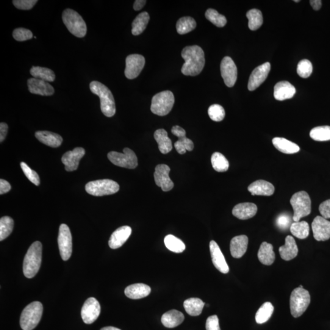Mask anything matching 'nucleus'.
Returning <instances> with one entry per match:
<instances>
[{"instance_id":"1","label":"nucleus","mask_w":330,"mask_h":330,"mask_svg":"<svg viewBox=\"0 0 330 330\" xmlns=\"http://www.w3.org/2000/svg\"><path fill=\"white\" fill-rule=\"evenodd\" d=\"M182 57L185 60L181 71L187 76H196L200 74L205 65L204 52L198 46H188L182 50Z\"/></svg>"},{"instance_id":"2","label":"nucleus","mask_w":330,"mask_h":330,"mask_svg":"<svg viewBox=\"0 0 330 330\" xmlns=\"http://www.w3.org/2000/svg\"><path fill=\"white\" fill-rule=\"evenodd\" d=\"M91 92L99 97L102 112L107 117H113L116 113V105L113 94L109 88L98 81L90 83Z\"/></svg>"},{"instance_id":"3","label":"nucleus","mask_w":330,"mask_h":330,"mask_svg":"<svg viewBox=\"0 0 330 330\" xmlns=\"http://www.w3.org/2000/svg\"><path fill=\"white\" fill-rule=\"evenodd\" d=\"M43 246L40 242L32 244L24 260V273L27 278H32L40 270L42 262Z\"/></svg>"},{"instance_id":"4","label":"nucleus","mask_w":330,"mask_h":330,"mask_svg":"<svg viewBox=\"0 0 330 330\" xmlns=\"http://www.w3.org/2000/svg\"><path fill=\"white\" fill-rule=\"evenodd\" d=\"M43 306L34 301L25 307L21 316L20 324L23 330H33L37 326L43 315Z\"/></svg>"},{"instance_id":"5","label":"nucleus","mask_w":330,"mask_h":330,"mask_svg":"<svg viewBox=\"0 0 330 330\" xmlns=\"http://www.w3.org/2000/svg\"><path fill=\"white\" fill-rule=\"evenodd\" d=\"M62 19L69 32L75 37L81 38L87 35V24L76 11L71 9L65 10L63 13Z\"/></svg>"},{"instance_id":"6","label":"nucleus","mask_w":330,"mask_h":330,"mask_svg":"<svg viewBox=\"0 0 330 330\" xmlns=\"http://www.w3.org/2000/svg\"><path fill=\"white\" fill-rule=\"evenodd\" d=\"M310 302V294L304 288H295L291 293L290 308L291 314L293 317L297 318L306 311Z\"/></svg>"},{"instance_id":"7","label":"nucleus","mask_w":330,"mask_h":330,"mask_svg":"<svg viewBox=\"0 0 330 330\" xmlns=\"http://www.w3.org/2000/svg\"><path fill=\"white\" fill-rule=\"evenodd\" d=\"M290 202L293 207V220L295 222L299 221L301 218L306 217L311 212V201L306 191H301L294 194Z\"/></svg>"},{"instance_id":"8","label":"nucleus","mask_w":330,"mask_h":330,"mask_svg":"<svg viewBox=\"0 0 330 330\" xmlns=\"http://www.w3.org/2000/svg\"><path fill=\"white\" fill-rule=\"evenodd\" d=\"M175 102L174 96L170 91H164L155 94L152 99L151 110L155 115L163 116L170 113Z\"/></svg>"},{"instance_id":"9","label":"nucleus","mask_w":330,"mask_h":330,"mask_svg":"<svg viewBox=\"0 0 330 330\" xmlns=\"http://www.w3.org/2000/svg\"><path fill=\"white\" fill-rule=\"evenodd\" d=\"M86 191L91 195L103 196L113 195L119 190L117 182L111 179L97 180L88 182L85 186Z\"/></svg>"},{"instance_id":"10","label":"nucleus","mask_w":330,"mask_h":330,"mask_svg":"<svg viewBox=\"0 0 330 330\" xmlns=\"http://www.w3.org/2000/svg\"><path fill=\"white\" fill-rule=\"evenodd\" d=\"M124 153L112 151L108 154V158L110 162L119 167L128 169H135L138 166V159L137 155L132 150L129 148H125Z\"/></svg>"},{"instance_id":"11","label":"nucleus","mask_w":330,"mask_h":330,"mask_svg":"<svg viewBox=\"0 0 330 330\" xmlns=\"http://www.w3.org/2000/svg\"><path fill=\"white\" fill-rule=\"evenodd\" d=\"M58 243L60 255L63 260H69L73 252V239H72L70 229L65 224L60 225Z\"/></svg>"},{"instance_id":"12","label":"nucleus","mask_w":330,"mask_h":330,"mask_svg":"<svg viewBox=\"0 0 330 330\" xmlns=\"http://www.w3.org/2000/svg\"><path fill=\"white\" fill-rule=\"evenodd\" d=\"M126 67L125 76L127 79L132 80L138 77L145 65V58L142 55L133 54L129 55L126 60Z\"/></svg>"},{"instance_id":"13","label":"nucleus","mask_w":330,"mask_h":330,"mask_svg":"<svg viewBox=\"0 0 330 330\" xmlns=\"http://www.w3.org/2000/svg\"><path fill=\"white\" fill-rule=\"evenodd\" d=\"M220 69L221 77L227 87H234L237 79V69L232 58L224 57L221 63Z\"/></svg>"},{"instance_id":"14","label":"nucleus","mask_w":330,"mask_h":330,"mask_svg":"<svg viewBox=\"0 0 330 330\" xmlns=\"http://www.w3.org/2000/svg\"><path fill=\"white\" fill-rule=\"evenodd\" d=\"M101 305L95 298H89L82 307L81 315L83 321L87 324L94 322L101 314Z\"/></svg>"},{"instance_id":"15","label":"nucleus","mask_w":330,"mask_h":330,"mask_svg":"<svg viewBox=\"0 0 330 330\" xmlns=\"http://www.w3.org/2000/svg\"><path fill=\"white\" fill-rule=\"evenodd\" d=\"M170 168L168 165L161 164L155 168L154 174L155 184L162 188L163 191H169L173 189L174 183L170 179Z\"/></svg>"},{"instance_id":"16","label":"nucleus","mask_w":330,"mask_h":330,"mask_svg":"<svg viewBox=\"0 0 330 330\" xmlns=\"http://www.w3.org/2000/svg\"><path fill=\"white\" fill-rule=\"evenodd\" d=\"M270 69V64L267 62L254 69L249 79L248 84L249 91H253L260 87V85L267 79Z\"/></svg>"},{"instance_id":"17","label":"nucleus","mask_w":330,"mask_h":330,"mask_svg":"<svg viewBox=\"0 0 330 330\" xmlns=\"http://www.w3.org/2000/svg\"><path fill=\"white\" fill-rule=\"evenodd\" d=\"M313 235L316 240L326 241L330 238V221L320 216L316 217L312 223Z\"/></svg>"},{"instance_id":"18","label":"nucleus","mask_w":330,"mask_h":330,"mask_svg":"<svg viewBox=\"0 0 330 330\" xmlns=\"http://www.w3.org/2000/svg\"><path fill=\"white\" fill-rule=\"evenodd\" d=\"M172 134L179 138L174 143V148L180 154H184L187 151H191L194 149L193 141L186 137L185 130L179 126H174L171 129Z\"/></svg>"},{"instance_id":"19","label":"nucleus","mask_w":330,"mask_h":330,"mask_svg":"<svg viewBox=\"0 0 330 330\" xmlns=\"http://www.w3.org/2000/svg\"><path fill=\"white\" fill-rule=\"evenodd\" d=\"M85 154V150L82 148H75L63 155L62 162L65 165V170L69 172L77 170L79 162Z\"/></svg>"},{"instance_id":"20","label":"nucleus","mask_w":330,"mask_h":330,"mask_svg":"<svg viewBox=\"0 0 330 330\" xmlns=\"http://www.w3.org/2000/svg\"><path fill=\"white\" fill-rule=\"evenodd\" d=\"M30 92L43 96H51L55 93L54 87L44 80L32 78L27 82Z\"/></svg>"},{"instance_id":"21","label":"nucleus","mask_w":330,"mask_h":330,"mask_svg":"<svg viewBox=\"0 0 330 330\" xmlns=\"http://www.w3.org/2000/svg\"><path fill=\"white\" fill-rule=\"evenodd\" d=\"M210 251L211 254L212 262L216 268L221 273L226 274L229 271L228 265L226 261L223 253L218 244L214 240L210 242Z\"/></svg>"},{"instance_id":"22","label":"nucleus","mask_w":330,"mask_h":330,"mask_svg":"<svg viewBox=\"0 0 330 330\" xmlns=\"http://www.w3.org/2000/svg\"><path fill=\"white\" fill-rule=\"evenodd\" d=\"M132 234V228L128 226L119 227L110 238L109 245L112 249H118L126 243Z\"/></svg>"},{"instance_id":"23","label":"nucleus","mask_w":330,"mask_h":330,"mask_svg":"<svg viewBox=\"0 0 330 330\" xmlns=\"http://www.w3.org/2000/svg\"><path fill=\"white\" fill-rule=\"evenodd\" d=\"M248 238L245 235H238L232 238L230 243V251L232 256L239 259L247 250Z\"/></svg>"},{"instance_id":"24","label":"nucleus","mask_w":330,"mask_h":330,"mask_svg":"<svg viewBox=\"0 0 330 330\" xmlns=\"http://www.w3.org/2000/svg\"><path fill=\"white\" fill-rule=\"evenodd\" d=\"M257 207L256 204L251 202L240 203L234 207L232 214L240 220H248L253 218L256 214Z\"/></svg>"},{"instance_id":"25","label":"nucleus","mask_w":330,"mask_h":330,"mask_svg":"<svg viewBox=\"0 0 330 330\" xmlns=\"http://www.w3.org/2000/svg\"><path fill=\"white\" fill-rule=\"evenodd\" d=\"M295 93V87L289 82H279L274 86V97L277 101H282L292 98Z\"/></svg>"},{"instance_id":"26","label":"nucleus","mask_w":330,"mask_h":330,"mask_svg":"<svg viewBox=\"0 0 330 330\" xmlns=\"http://www.w3.org/2000/svg\"><path fill=\"white\" fill-rule=\"evenodd\" d=\"M248 190L252 195L271 196L274 192L273 184L263 180H258L249 186Z\"/></svg>"},{"instance_id":"27","label":"nucleus","mask_w":330,"mask_h":330,"mask_svg":"<svg viewBox=\"0 0 330 330\" xmlns=\"http://www.w3.org/2000/svg\"><path fill=\"white\" fill-rule=\"evenodd\" d=\"M279 252L282 259L287 261L297 256L298 248L293 237L288 235L285 238V245L279 247Z\"/></svg>"},{"instance_id":"28","label":"nucleus","mask_w":330,"mask_h":330,"mask_svg":"<svg viewBox=\"0 0 330 330\" xmlns=\"http://www.w3.org/2000/svg\"><path fill=\"white\" fill-rule=\"evenodd\" d=\"M35 137L40 142L52 148H58L63 143V138L54 132L38 131L36 132Z\"/></svg>"},{"instance_id":"29","label":"nucleus","mask_w":330,"mask_h":330,"mask_svg":"<svg viewBox=\"0 0 330 330\" xmlns=\"http://www.w3.org/2000/svg\"><path fill=\"white\" fill-rule=\"evenodd\" d=\"M151 292V287L142 283L130 285L127 287L124 291L127 297L134 299L145 298L148 296Z\"/></svg>"},{"instance_id":"30","label":"nucleus","mask_w":330,"mask_h":330,"mask_svg":"<svg viewBox=\"0 0 330 330\" xmlns=\"http://www.w3.org/2000/svg\"><path fill=\"white\" fill-rule=\"evenodd\" d=\"M184 318V315L181 312L173 309L165 313L162 315L161 321L166 328H173L181 325Z\"/></svg>"},{"instance_id":"31","label":"nucleus","mask_w":330,"mask_h":330,"mask_svg":"<svg viewBox=\"0 0 330 330\" xmlns=\"http://www.w3.org/2000/svg\"><path fill=\"white\" fill-rule=\"evenodd\" d=\"M258 259L263 265H270L275 260V254L273 251V245L267 242H263L260 245L257 254Z\"/></svg>"},{"instance_id":"32","label":"nucleus","mask_w":330,"mask_h":330,"mask_svg":"<svg viewBox=\"0 0 330 330\" xmlns=\"http://www.w3.org/2000/svg\"><path fill=\"white\" fill-rule=\"evenodd\" d=\"M155 140L159 146L160 151L163 154H166L171 151L173 145L170 138L168 137V133L164 129H158L154 133Z\"/></svg>"},{"instance_id":"33","label":"nucleus","mask_w":330,"mask_h":330,"mask_svg":"<svg viewBox=\"0 0 330 330\" xmlns=\"http://www.w3.org/2000/svg\"><path fill=\"white\" fill-rule=\"evenodd\" d=\"M272 143L279 151L284 154H293L299 151V147L296 144L284 138H274Z\"/></svg>"},{"instance_id":"34","label":"nucleus","mask_w":330,"mask_h":330,"mask_svg":"<svg viewBox=\"0 0 330 330\" xmlns=\"http://www.w3.org/2000/svg\"><path fill=\"white\" fill-rule=\"evenodd\" d=\"M205 303L201 299L190 298L184 301V306L186 312L191 316H198L201 314Z\"/></svg>"},{"instance_id":"35","label":"nucleus","mask_w":330,"mask_h":330,"mask_svg":"<svg viewBox=\"0 0 330 330\" xmlns=\"http://www.w3.org/2000/svg\"><path fill=\"white\" fill-rule=\"evenodd\" d=\"M150 16L147 12H143L137 16L133 22L132 33L133 35H140L146 29L149 23Z\"/></svg>"},{"instance_id":"36","label":"nucleus","mask_w":330,"mask_h":330,"mask_svg":"<svg viewBox=\"0 0 330 330\" xmlns=\"http://www.w3.org/2000/svg\"><path fill=\"white\" fill-rule=\"evenodd\" d=\"M30 74L35 79L44 80L45 82H54L55 74L54 72L49 68H42L40 66H33Z\"/></svg>"},{"instance_id":"37","label":"nucleus","mask_w":330,"mask_h":330,"mask_svg":"<svg viewBox=\"0 0 330 330\" xmlns=\"http://www.w3.org/2000/svg\"><path fill=\"white\" fill-rule=\"evenodd\" d=\"M290 231L294 236L299 239H305L309 236V224L304 221L294 222L291 224Z\"/></svg>"},{"instance_id":"38","label":"nucleus","mask_w":330,"mask_h":330,"mask_svg":"<svg viewBox=\"0 0 330 330\" xmlns=\"http://www.w3.org/2000/svg\"><path fill=\"white\" fill-rule=\"evenodd\" d=\"M196 27V22L191 17H184L177 22L176 29L179 35H185L193 31Z\"/></svg>"},{"instance_id":"39","label":"nucleus","mask_w":330,"mask_h":330,"mask_svg":"<svg viewBox=\"0 0 330 330\" xmlns=\"http://www.w3.org/2000/svg\"><path fill=\"white\" fill-rule=\"evenodd\" d=\"M274 311V307L270 302H265L258 309L256 314V321L257 323H264L270 319Z\"/></svg>"},{"instance_id":"40","label":"nucleus","mask_w":330,"mask_h":330,"mask_svg":"<svg viewBox=\"0 0 330 330\" xmlns=\"http://www.w3.org/2000/svg\"><path fill=\"white\" fill-rule=\"evenodd\" d=\"M248 19V27L252 31L259 29L263 24V17L261 11L257 9L251 10L246 13Z\"/></svg>"},{"instance_id":"41","label":"nucleus","mask_w":330,"mask_h":330,"mask_svg":"<svg viewBox=\"0 0 330 330\" xmlns=\"http://www.w3.org/2000/svg\"><path fill=\"white\" fill-rule=\"evenodd\" d=\"M164 242L166 248L174 253H181L185 249L184 243L173 235H166Z\"/></svg>"},{"instance_id":"42","label":"nucleus","mask_w":330,"mask_h":330,"mask_svg":"<svg viewBox=\"0 0 330 330\" xmlns=\"http://www.w3.org/2000/svg\"><path fill=\"white\" fill-rule=\"evenodd\" d=\"M211 163L212 167L218 172H226L228 170L229 163L226 158L220 152H215L212 155Z\"/></svg>"},{"instance_id":"43","label":"nucleus","mask_w":330,"mask_h":330,"mask_svg":"<svg viewBox=\"0 0 330 330\" xmlns=\"http://www.w3.org/2000/svg\"><path fill=\"white\" fill-rule=\"evenodd\" d=\"M310 137L317 141L330 140V127L326 126L315 127L310 130Z\"/></svg>"},{"instance_id":"44","label":"nucleus","mask_w":330,"mask_h":330,"mask_svg":"<svg viewBox=\"0 0 330 330\" xmlns=\"http://www.w3.org/2000/svg\"><path fill=\"white\" fill-rule=\"evenodd\" d=\"M14 220L8 216L0 219V240L7 238L13 232Z\"/></svg>"},{"instance_id":"45","label":"nucleus","mask_w":330,"mask_h":330,"mask_svg":"<svg viewBox=\"0 0 330 330\" xmlns=\"http://www.w3.org/2000/svg\"><path fill=\"white\" fill-rule=\"evenodd\" d=\"M205 16L207 20L217 27L221 28L226 26L227 20L225 16L220 15L215 10H207Z\"/></svg>"},{"instance_id":"46","label":"nucleus","mask_w":330,"mask_h":330,"mask_svg":"<svg viewBox=\"0 0 330 330\" xmlns=\"http://www.w3.org/2000/svg\"><path fill=\"white\" fill-rule=\"evenodd\" d=\"M210 119L215 122H220L225 117V111L223 107L218 104H213L208 109Z\"/></svg>"},{"instance_id":"47","label":"nucleus","mask_w":330,"mask_h":330,"mask_svg":"<svg viewBox=\"0 0 330 330\" xmlns=\"http://www.w3.org/2000/svg\"><path fill=\"white\" fill-rule=\"evenodd\" d=\"M313 68L312 63L307 60H303L299 62L297 66V74L298 76L303 79L308 78L312 73Z\"/></svg>"},{"instance_id":"48","label":"nucleus","mask_w":330,"mask_h":330,"mask_svg":"<svg viewBox=\"0 0 330 330\" xmlns=\"http://www.w3.org/2000/svg\"><path fill=\"white\" fill-rule=\"evenodd\" d=\"M21 166L22 171H24L25 175L26 176L28 179L31 181L33 184L38 186L40 184V178L37 172L33 170L30 168L27 163L25 162H21Z\"/></svg>"},{"instance_id":"49","label":"nucleus","mask_w":330,"mask_h":330,"mask_svg":"<svg viewBox=\"0 0 330 330\" xmlns=\"http://www.w3.org/2000/svg\"><path fill=\"white\" fill-rule=\"evenodd\" d=\"M13 37L16 41L23 42L31 40L33 38V33L29 29L19 28L14 30Z\"/></svg>"},{"instance_id":"50","label":"nucleus","mask_w":330,"mask_h":330,"mask_svg":"<svg viewBox=\"0 0 330 330\" xmlns=\"http://www.w3.org/2000/svg\"><path fill=\"white\" fill-rule=\"evenodd\" d=\"M13 5L16 8L21 10H30L32 9L37 4V0H14Z\"/></svg>"},{"instance_id":"51","label":"nucleus","mask_w":330,"mask_h":330,"mask_svg":"<svg viewBox=\"0 0 330 330\" xmlns=\"http://www.w3.org/2000/svg\"><path fill=\"white\" fill-rule=\"evenodd\" d=\"M276 224L279 229L287 230L292 224L290 216L285 213L279 215L276 220Z\"/></svg>"},{"instance_id":"52","label":"nucleus","mask_w":330,"mask_h":330,"mask_svg":"<svg viewBox=\"0 0 330 330\" xmlns=\"http://www.w3.org/2000/svg\"><path fill=\"white\" fill-rule=\"evenodd\" d=\"M206 328V330H221L217 315H213L207 318Z\"/></svg>"},{"instance_id":"53","label":"nucleus","mask_w":330,"mask_h":330,"mask_svg":"<svg viewBox=\"0 0 330 330\" xmlns=\"http://www.w3.org/2000/svg\"><path fill=\"white\" fill-rule=\"evenodd\" d=\"M319 212L321 217L325 219L330 218V199L326 200L320 204L319 206Z\"/></svg>"},{"instance_id":"54","label":"nucleus","mask_w":330,"mask_h":330,"mask_svg":"<svg viewBox=\"0 0 330 330\" xmlns=\"http://www.w3.org/2000/svg\"><path fill=\"white\" fill-rule=\"evenodd\" d=\"M11 189V186L9 182L4 179L0 180V195L8 193Z\"/></svg>"},{"instance_id":"55","label":"nucleus","mask_w":330,"mask_h":330,"mask_svg":"<svg viewBox=\"0 0 330 330\" xmlns=\"http://www.w3.org/2000/svg\"><path fill=\"white\" fill-rule=\"evenodd\" d=\"M8 126L7 124H0V142L2 143L5 140L8 134Z\"/></svg>"},{"instance_id":"56","label":"nucleus","mask_w":330,"mask_h":330,"mask_svg":"<svg viewBox=\"0 0 330 330\" xmlns=\"http://www.w3.org/2000/svg\"><path fill=\"white\" fill-rule=\"evenodd\" d=\"M146 4V1L145 0H137L135 1L134 5V9L135 11H140L145 7Z\"/></svg>"},{"instance_id":"57","label":"nucleus","mask_w":330,"mask_h":330,"mask_svg":"<svg viewBox=\"0 0 330 330\" xmlns=\"http://www.w3.org/2000/svg\"><path fill=\"white\" fill-rule=\"evenodd\" d=\"M310 4L313 9L315 11H318L320 9L321 7V1L320 0H310Z\"/></svg>"},{"instance_id":"58","label":"nucleus","mask_w":330,"mask_h":330,"mask_svg":"<svg viewBox=\"0 0 330 330\" xmlns=\"http://www.w3.org/2000/svg\"><path fill=\"white\" fill-rule=\"evenodd\" d=\"M101 330H121V329H119L118 328H116V327L106 326V327H104V328H102Z\"/></svg>"},{"instance_id":"59","label":"nucleus","mask_w":330,"mask_h":330,"mask_svg":"<svg viewBox=\"0 0 330 330\" xmlns=\"http://www.w3.org/2000/svg\"><path fill=\"white\" fill-rule=\"evenodd\" d=\"M293 2H296V3H298V2H299V0H295V1H293Z\"/></svg>"},{"instance_id":"60","label":"nucleus","mask_w":330,"mask_h":330,"mask_svg":"<svg viewBox=\"0 0 330 330\" xmlns=\"http://www.w3.org/2000/svg\"><path fill=\"white\" fill-rule=\"evenodd\" d=\"M299 287H300V288H303V286L302 285H299Z\"/></svg>"}]
</instances>
